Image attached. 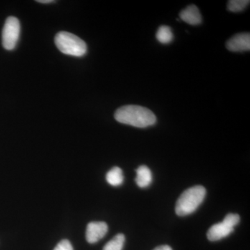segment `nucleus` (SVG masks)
<instances>
[{"instance_id":"obj_1","label":"nucleus","mask_w":250,"mask_h":250,"mask_svg":"<svg viewBox=\"0 0 250 250\" xmlns=\"http://www.w3.org/2000/svg\"><path fill=\"white\" fill-rule=\"evenodd\" d=\"M115 119L122 124L138 128H146L156 123V117L152 111L137 105H126L117 109Z\"/></svg>"},{"instance_id":"obj_2","label":"nucleus","mask_w":250,"mask_h":250,"mask_svg":"<svg viewBox=\"0 0 250 250\" xmlns=\"http://www.w3.org/2000/svg\"><path fill=\"white\" fill-rule=\"evenodd\" d=\"M206 189L202 186L189 188L180 195L176 203L175 212L179 216L191 214L205 200Z\"/></svg>"},{"instance_id":"obj_3","label":"nucleus","mask_w":250,"mask_h":250,"mask_svg":"<svg viewBox=\"0 0 250 250\" xmlns=\"http://www.w3.org/2000/svg\"><path fill=\"white\" fill-rule=\"evenodd\" d=\"M55 45L62 54L81 57L87 52V45L78 36L66 31H61L55 36Z\"/></svg>"},{"instance_id":"obj_4","label":"nucleus","mask_w":250,"mask_h":250,"mask_svg":"<svg viewBox=\"0 0 250 250\" xmlns=\"http://www.w3.org/2000/svg\"><path fill=\"white\" fill-rule=\"evenodd\" d=\"M21 24L18 18L9 17L6 20L2 31V45L4 49L12 50L19 40Z\"/></svg>"},{"instance_id":"obj_5","label":"nucleus","mask_w":250,"mask_h":250,"mask_svg":"<svg viewBox=\"0 0 250 250\" xmlns=\"http://www.w3.org/2000/svg\"><path fill=\"white\" fill-rule=\"evenodd\" d=\"M107 232V224L104 222H91L87 226L85 238L88 243L93 244L100 241Z\"/></svg>"},{"instance_id":"obj_6","label":"nucleus","mask_w":250,"mask_h":250,"mask_svg":"<svg viewBox=\"0 0 250 250\" xmlns=\"http://www.w3.org/2000/svg\"><path fill=\"white\" fill-rule=\"evenodd\" d=\"M227 48L233 52H246L250 49V33H241L233 36L227 42Z\"/></svg>"},{"instance_id":"obj_7","label":"nucleus","mask_w":250,"mask_h":250,"mask_svg":"<svg viewBox=\"0 0 250 250\" xmlns=\"http://www.w3.org/2000/svg\"><path fill=\"white\" fill-rule=\"evenodd\" d=\"M233 230L234 228H231L224 221L215 224L208 230L207 234V238L212 242L220 241L229 236L233 232Z\"/></svg>"},{"instance_id":"obj_8","label":"nucleus","mask_w":250,"mask_h":250,"mask_svg":"<svg viewBox=\"0 0 250 250\" xmlns=\"http://www.w3.org/2000/svg\"><path fill=\"white\" fill-rule=\"evenodd\" d=\"M181 20L190 25H198L202 22V15L200 10L195 5H190L182 10L179 14Z\"/></svg>"},{"instance_id":"obj_9","label":"nucleus","mask_w":250,"mask_h":250,"mask_svg":"<svg viewBox=\"0 0 250 250\" xmlns=\"http://www.w3.org/2000/svg\"><path fill=\"white\" fill-rule=\"evenodd\" d=\"M152 173L146 166H141L136 170V183L140 188H147L152 184Z\"/></svg>"},{"instance_id":"obj_10","label":"nucleus","mask_w":250,"mask_h":250,"mask_svg":"<svg viewBox=\"0 0 250 250\" xmlns=\"http://www.w3.org/2000/svg\"><path fill=\"white\" fill-rule=\"evenodd\" d=\"M106 179L110 185L113 187H119L124 182L123 170L119 167H113L106 174Z\"/></svg>"},{"instance_id":"obj_11","label":"nucleus","mask_w":250,"mask_h":250,"mask_svg":"<svg viewBox=\"0 0 250 250\" xmlns=\"http://www.w3.org/2000/svg\"><path fill=\"white\" fill-rule=\"evenodd\" d=\"M156 38L162 44H169L173 41L174 35L172 29L168 26L162 25L158 29Z\"/></svg>"},{"instance_id":"obj_12","label":"nucleus","mask_w":250,"mask_h":250,"mask_svg":"<svg viewBox=\"0 0 250 250\" xmlns=\"http://www.w3.org/2000/svg\"><path fill=\"white\" fill-rule=\"evenodd\" d=\"M125 242V236L123 233L117 234L111 241H108L103 250H123Z\"/></svg>"},{"instance_id":"obj_13","label":"nucleus","mask_w":250,"mask_h":250,"mask_svg":"<svg viewBox=\"0 0 250 250\" xmlns=\"http://www.w3.org/2000/svg\"><path fill=\"white\" fill-rule=\"evenodd\" d=\"M250 2L249 0H231L228 1V9L231 12H241L246 9Z\"/></svg>"},{"instance_id":"obj_14","label":"nucleus","mask_w":250,"mask_h":250,"mask_svg":"<svg viewBox=\"0 0 250 250\" xmlns=\"http://www.w3.org/2000/svg\"><path fill=\"white\" fill-rule=\"evenodd\" d=\"M54 250H73L71 243L67 240H62L56 246Z\"/></svg>"},{"instance_id":"obj_15","label":"nucleus","mask_w":250,"mask_h":250,"mask_svg":"<svg viewBox=\"0 0 250 250\" xmlns=\"http://www.w3.org/2000/svg\"><path fill=\"white\" fill-rule=\"evenodd\" d=\"M153 250H172V249L168 246H161L154 248Z\"/></svg>"},{"instance_id":"obj_16","label":"nucleus","mask_w":250,"mask_h":250,"mask_svg":"<svg viewBox=\"0 0 250 250\" xmlns=\"http://www.w3.org/2000/svg\"><path fill=\"white\" fill-rule=\"evenodd\" d=\"M37 1L38 2L42 3V4H49V3L55 2L56 1H53V0H39Z\"/></svg>"}]
</instances>
